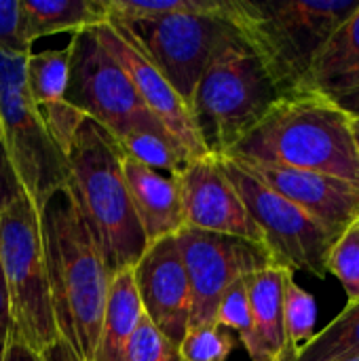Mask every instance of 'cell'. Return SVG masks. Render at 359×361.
I'll return each mask as SVG.
<instances>
[{
	"label": "cell",
	"instance_id": "obj_1",
	"mask_svg": "<svg viewBox=\"0 0 359 361\" xmlns=\"http://www.w3.org/2000/svg\"><path fill=\"white\" fill-rule=\"evenodd\" d=\"M38 218L61 347L74 361H91L112 277L68 186L42 203Z\"/></svg>",
	"mask_w": 359,
	"mask_h": 361
},
{
	"label": "cell",
	"instance_id": "obj_2",
	"mask_svg": "<svg viewBox=\"0 0 359 361\" xmlns=\"http://www.w3.org/2000/svg\"><path fill=\"white\" fill-rule=\"evenodd\" d=\"M229 159L320 171L359 186L351 116L315 93L279 97Z\"/></svg>",
	"mask_w": 359,
	"mask_h": 361
},
{
	"label": "cell",
	"instance_id": "obj_3",
	"mask_svg": "<svg viewBox=\"0 0 359 361\" xmlns=\"http://www.w3.org/2000/svg\"><path fill=\"white\" fill-rule=\"evenodd\" d=\"M359 0H226V17L262 61L279 97L309 93L317 55Z\"/></svg>",
	"mask_w": 359,
	"mask_h": 361
},
{
	"label": "cell",
	"instance_id": "obj_4",
	"mask_svg": "<svg viewBox=\"0 0 359 361\" xmlns=\"http://www.w3.org/2000/svg\"><path fill=\"white\" fill-rule=\"evenodd\" d=\"M116 142L85 118L68 150V190L106 262L110 277L138 264L148 243L135 218Z\"/></svg>",
	"mask_w": 359,
	"mask_h": 361
},
{
	"label": "cell",
	"instance_id": "obj_5",
	"mask_svg": "<svg viewBox=\"0 0 359 361\" xmlns=\"http://www.w3.org/2000/svg\"><path fill=\"white\" fill-rule=\"evenodd\" d=\"M279 99L262 61L239 30L226 38L188 102L193 125L212 157L229 154Z\"/></svg>",
	"mask_w": 359,
	"mask_h": 361
},
{
	"label": "cell",
	"instance_id": "obj_6",
	"mask_svg": "<svg viewBox=\"0 0 359 361\" xmlns=\"http://www.w3.org/2000/svg\"><path fill=\"white\" fill-rule=\"evenodd\" d=\"M0 273L11 332L36 355L49 357L61 341L53 315L40 218L28 195L0 212Z\"/></svg>",
	"mask_w": 359,
	"mask_h": 361
},
{
	"label": "cell",
	"instance_id": "obj_7",
	"mask_svg": "<svg viewBox=\"0 0 359 361\" xmlns=\"http://www.w3.org/2000/svg\"><path fill=\"white\" fill-rule=\"evenodd\" d=\"M25 57L0 53V140L23 192L40 209L55 190L68 186V159L28 95Z\"/></svg>",
	"mask_w": 359,
	"mask_h": 361
},
{
	"label": "cell",
	"instance_id": "obj_8",
	"mask_svg": "<svg viewBox=\"0 0 359 361\" xmlns=\"http://www.w3.org/2000/svg\"><path fill=\"white\" fill-rule=\"evenodd\" d=\"M216 159L258 226L262 245L269 250L275 264L292 273L303 271L324 279L339 237L233 159Z\"/></svg>",
	"mask_w": 359,
	"mask_h": 361
},
{
	"label": "cell",
	"instance_id": "obj_9",
	"mask_svg": "<svg viewBox=\"0 0 359 361\" xmlns=\"http://www.w3.org/2000/svg\"><path fill=\"white\" fill-rule=\"evenodd\" d=\"M70 63L63 102L97 123L116 142L138 127L159 123L142 104L129 74L104 47L95 27L80 30L68 42Z\"/></svg>",
	"mask_w": 359,
	"mask_h": 361
},
{
	"label": "cell",
	"instance_id": "obj_10",
	"mask_svg": "<svg viewBox=\"0 0 359 361\" xmlns=\"http://www.w3.org/2000/svg\"><path fill=\"white\" fill-rule=\"evenodd\" d=\"M118 23L125 25L133 42L161 70L186 106L218 47L237 32L226 17V2L222 13Z\"/></svg>",
	"mask_w": 359,
	"mask_h": 361
},
{
	"label": "cell",
	"instance_id": "obj_11",
	"mask_svg": "<svg viewBox=\"0 0 359 361\" xmlns=\"http://www.w3.org/2000/svg\"><path fill=\"white\" fill-rule=\"evenodd\" d=\"M176 241L190 281V328L216 324V311L226 290L235 281L275 264L264 245L241 237L184 226L176 233Z\"/></svg>",
	"mask_w": 359,
	"mask_h": 361
},
{
	"label": "cell",
	"instance_id": "obj_12",
	"mask_svg": "<svg viewBox=\"0 0 359 361\" xmlns=\"http://www.w3.org/2000/svg\"><path fill=\"white\" fill-rule=\"evenodd\" d=\"M104 47L118 59V63L129 74L144 108L178 140V144L186 150L190 159L212 157L203 146L188 106L169 85V80L161 74V70L144 55V51L133 42L125 25L108 19L106 23L95 27Z\"/></svg>",
	"mask_w": 359,
	"mask_h": 361
},
{
	"label": "cell",
	"instance_id": "obj_13",
	"mask_svg": "<svg viewBox=\"0 0 359 361\" xmlns=\"http://www.w3.org/2000/svg\"><path fill=\"white\" fill-rule=\"evenodd\" d=\"M133 281L144 315L167 341L180 347L190 328L193 294L176 235L146 247L133 267Z\"/></svg>",
	"mask_w": 359,
	"mask_h": 361
},
{
	"label": "cell",
	"instance_id": "obj_14",
	"mask_svg": "<svg viewBox=\"0 0 359 361\" xmlns=\"http://www.w3.org/2000/svg\"><path fill=\"white\" fill-rule=\"evenodd\" d=\"M186 226L241 237L262 245V237L239 192L216 157L193 159L178 176Z\"/></svg>",
	"mask_w": 359,
	"mask_h": 361
},
{
	"label": "cell",
	"instance_id": "obj_15",
	"mask_svg": "<svg viewBox=\"0 0 359 361\" xmlns=\"http://www.w3.org/2000/svg\"><path fill=\"white\" fill-rule=\"evenodd\" d=\"M233 161L262 180L269 188L298 205L339 239L359 222V186L351 182L320 171H303L239 159Z\"/></svg>",
	"mask_w": 359,
	"mask_h": 361
},
{
	"label": "cell",
	"instance_id": "obj_16",
	"mask_svg": "<svg viewBox=\"0 0 359 361\" xmlns=\"http://www.w3.org/2000/svg\"><path fill=\"white\" fill-rule=\"evenodd\" d=\"M121 169L148 245L174 237L186 226L182 192L176 176H163L129 157H121Z\"/></svg>",
	"mask_w": 359,
	"mask_h": 361
},
{
	"label": "cell",
	"instance_id": "obj_17",
	"mask_svg": "<svg viewBox=\"0 0 359 361\" xmlns=\"http://www.w3.org/2000/svg\"><path fill=\"white\" fill-rule=\"evenodd\" d=\"M290 273V269L273 264L245 277L252 311V338L243 349L250 361H292L284 326V290Z\"/></svg>",
	"mask_w": 359,
	"mask_h": 361
},
{
	"label": "cell",
	"instance_id": "obj_18",
	"mask_svg": "<svg viewBox=\"0 0 359 361\" xmlns=\"http://www.w3.org/2000/svg\"><path fill=\"white\" fill-rule=\"evenodd\" d=\"M355 89H359V6L328 38L309 78V93L330 102Z\"/></svg>",
	"mask_w": 359,
	"mask_h": 361
},
{
	"label": "cell",
	"instance_id": "obj_19",
	"mask_svg": "<svg viewBox=\"0 0 359 361\" xmlns=\"http://www.w3.org/2000/svg\"><path fill=\"white\" fill-rule=\"evenodd\" d=\"M144 317V309L135 290L133 269L110 279L106 311L91 361H123L129 338Z\"/></svg>",
	"mask_w": 359,
	"mask_h": 361
},
{
	"label": "cell",
	"instance_id": "obj_20",
	"mask_svg": "<svg viewBox=\"0 0 359 361\" xmlns=\"http://www.w3.org/2000/svg\"><path fill=\"white\" fill-rule=\"evenodd\" d=\"M21 11L30 47L51 34H76L108 21V0H21Z\"/></svg>",
	"mask_w": 359,
	"mask_h": 361
},
{
	"label": "cell",
	"instance_id": "obj_21",
	"mask_svg": "<svg viewBox=\"0 0 359 361\" xmlns=\"http://www.w3.org/2000/svg\"><path fill=\"white\" fill-rule=\"evenodd\" d=\"M116 146L123 157H129L154 171H167V176H178L193 161L161 123L129 131L116 140Z\"/></svg>",
	"mask_w": 359,
	"mask_h": 361
},
{
	"label": "cell",
	"instance_id": "obj_22",
	"mask_svg": "<svg viewBox=\"0 0 359 361\" xmlns=\"http://www.w3.org/2000/svg\"><path fill=\"white\" fill-rule=\"evenodd\" d=\"M359 357V298L347 307L296 353L294 361H345Z\"/></svg>",
	"mask_w": 359,
	"mask_h": 361
},
{
	"label": "cell",
	"instance_id": "obj_23",
	"mask_svg": "<svg viewBox=\"0 0 359 361\" xmlns=\"http://www.w3.org/2000/svg\"><path fill=\"white\" fill-rule=\"evenodd\" d=\"M70 47L30 53L25 57V89L36 108L63 102L68 82Z\"/></svg>",
	"mask_w": 359,
	"mask_h": 361
},
{
	"label": "cell",
	"instance_id": "obj_24",
	"mask_svg": "<svg viewBox=\"0 0 359 361\" xmlns=\"http://www.w3.org/2000/svg\"><path fill=\"white\" fill-rule=\"evenodd\" d=\"M226 0H108V19L112 21H150L171 15L222 13Z\"/></svg>",
	"mask_w": 359,
	"mask_h": 361
},
{
	"label": "cell",
	"instance_id": "obj_25",
	"mask_svg": "<svg viewBox=\"0 0 359 361\" xmlns=\"http://www.w3.org/2000/svg\"><path fill=\"white\" fill-rule=\"evenodd\" d=\"M315 322H317L315 298L307 290H303L294 281V273H290L284 290V326H286L288 351L292 361L296 360V353L313 338Z\"/></svg>",
	"mask_w": 359,
	"mask_h": 361
},
{
	"label": "cell",
	"instance_id": "obj_26",
	"mask_svg": "<svg viewBox=\"0 0 359 361\" xmlns=\"http://www.w3.org/2000/svg\"><path fill=\"white\" fill-rule=\"evenodd\" d=\"M235 347L237 341L233 332L212 324L190 328L180 343V355L184 361H226Z\"/></svg>",
	"mask_w": 359,
	"mask_h": 361
},
{
	"label": "cell",
	"instance_id": "obj_27",
	"mask_svg": "<svg viewBox=\"0 0 359 361\" xmlns=\"http://www.w3.org/2000/svg\"><path fill=\"white\" fill-rule=\"evenodd\" d=\"M328 273H332L345 288L347 300L359 298V228L358 222L334 243Z\"/></svg>",
	"mask_w": 359,
	"mask_h": 361
},
{
	"label": "cell",
	"instance_id": "obj_28",
	"mask_svg": "<svg viewBox=\"0 0 359 361\" xmlns=\"http://www.w3.org/2000/svg\"><path fill=\"white\" fill-rule=\"evenodd\" d=\"M123 361H184L180 347L167 341L144 315L133 330Z\"/></svg>",
	"mask_w": 359,
	"mask_h": 361
},
{
	"label": "cell",
	"instance_id": "obj_29",
	"mask_svg": "<svg viewBox=\"0 0 359 361\" xmlns=\"http://www.w3.org/2000/svg\"><path fill=\"white\" fill-rule=\"evenodd\" d=\"M216 324L235 332L243 347L250 343V338H252V311H250V296H248L245 277L235 281L226 290V294L222 296L218 311H216Z\"/></svg>",
	"mask_w": 359,
	"mask_h": 361
},
{
	"label": "cell",
	"instance_id": "obj_30",
	"mask_svg": "<svg viewBox=\"0 0 359 361\" xmlns=\"http://www.w3.org/2000/svg\"><path fill=\"white\" fill-rule=\"evenodd\" d=\"M0 53L25 57L32 53L23 36L21 0H0Z\"/></svg>",
	"mask_w": 359,
	"mask_h": 361
},
{
	"label": "cell",
	"instance_id": "obj_31",
	"mask_svg": "<svg viewBox=\"0 0 359 361\" xmlns=\"http://www.w3.org/2000/svg\"><path fill=\"white\" fill-rule=\"evenodd\" d=\"M23 192L21 182L15 173V167L4 150V144L0 140V212H4L11 203H15Z\"/></svg>",
	"mask_w": 359,
	"mask_h": 361
},
{
	"label": "cell",
	"instance_id": "obj_32",
	"mask_svg": "<svg viewBox=\"0 0 359 361\" xmlns=\"http://www.w3.org/2000/svg\"><path fill=\"white\" fill-rule=\"evenodd\" d=\"M0 361H47L44 357L36 355L32 349H28L11 330H8V336L2 345V351H0Z\"/></svg>",
	"mask_w": 359,
	"mask_h": 361
},
{
	"label": "cell",
	"instance_id": "obj_33",
	"mask_svg": "<svg viewBox=\"0 0 359 361\" xmlns=\"http://www.w3.org/2000/svg\"><path fill=\"white\" fill-rule=\"evenodd\" d=\"M11 330V317H8V302H6V292H4V281L0 273V343L6 341Z\"/></svg>",
	"mask_w": 359,
	"mask_h": 361
},
{
	"label": "cell",
	"instance_id": "obj_34",
	"mask_svg": "<svg viewBox=\"0 0 359 361\" xmlns=\"http://www.w3.org/2000/svg\"><path fill=\"white\" fill-rule=\"evenodd\" d=\"M332 104H336L345 114H349L351 118H358L359 116V89L355 91H351V93H347V95H343L341 99H336V102H332Z\"/></svg>",
	"mask_w": 359,
	"mask_h": 361
},
{
	"label": "cell",
	"instance_id": "obj_35",
	"mask_svg": "<svg viewBox=\"0 0 359 361\" xmlns=\"http://www.w3.org/2000/svg\"><path fill=\"white\" fill-rule=\"evenodd\" d=\"M44 360L47 361H74L72 357H70V353H68V351H66L61 345H59V347H57V349H55V351H53L49 357H44Z\"/></svg>",
	"mask_w": 359,
	"mask_h": 361
},
{
	"label": "cell",
	"instance_id": "obj_36",
	"mask_svg": "<svg viewBox=\"0 0 359 361\" xmlns=\"http://www.w3.org/2000/svg\"><path fill=\"white\" fill-rule=\"evenodd\" d=\"M351 131H353V137H355V144L359 148V116L358 118H351Z\"/></svg>",
	"mask_w": 359,
	"mask_h": 361
},
{
	"label": "cell",
	"instance_id": "obj_37",
	"mask_svg": "<svg viewBox=\"0 0 359 361\" xmlns=\"http://www.w3.org/2000/svg\"><path fill=\"white\" fill-rule=\"evenodd\" d=\"M345 361H359V357H355V360H345Z\"/></svg>",
	"mask_w": 359,
	"mask_h": 361
},
{
	"label": "cell",
	"instance_id": "obj_38",
	"mask_svg": "<svg viewBox=\"0 0 359 361\" xmlns=\"http://www.w3.org/2000/svg\"><path fill=\"white\" fill-rule=\"evenodd\" d=\"M2 345H4V343H0V351H2Z\"/></svg>",
	"mask_w": 359,
	"mask_h": 361
},
{
	"label": "cell",
	"instance_id": "obj_39",
	"mask_svg": "<svg viewBox=\"0 0 359 361\" xmlns=\"http://www.w3.org/2000/svg\"><path fill=\"white\" fill-rule=\"evenodd\" d=\"M358 228H359V222H358Z\"/></svg>",
	"mask_w": 359,
	"mask_h": 361
}]
</instances>
